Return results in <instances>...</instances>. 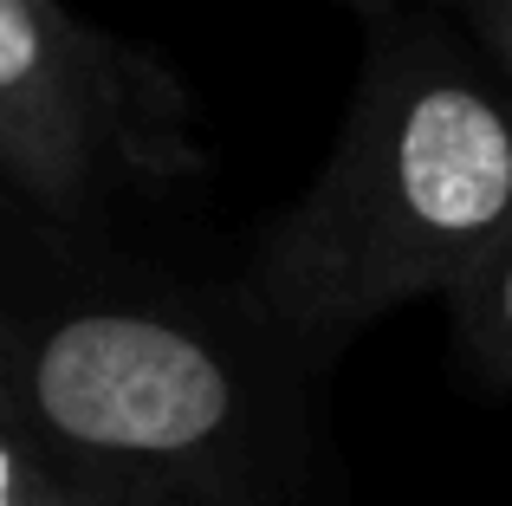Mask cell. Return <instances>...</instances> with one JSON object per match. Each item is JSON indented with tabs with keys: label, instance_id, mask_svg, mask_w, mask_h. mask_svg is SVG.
<instances>
[{
	"label": "cell",
	"instance_id": "obj_1",
	"mask_svg": "<svg viewBox=\"0 0 512 506\" xmlns=\"http://www.w3.org/2000/svg\"><path fill=\"white\" fill-rule=\"evenodd\" d=\"M7 305L0 409L98 506H312L318 364L227 286L98 273Z\"/></svg>",
	"mask_w": 512,
	"mask_h": 506
},
{
	"label": "cell",
	"instance_id": "obj_2",
	"mask_svg": "<svg viewBox=\"0 0 512 506\" xmlns=\"http://www.w3.org/2000/svg\"><path fill=\"white\" fill-rule=\"evenodd\" d=\"M512 215V91L428 20L383 13L331 156L253 241L234 292L325 370L396 305L441 299Z\"/></svg>",
	"mask_w": 512,
	"mask_h": 506
},
{
	"label": "cell",
	"instance_id": "obj_3",
	"mask_svg": "<svg viewBox=\"0 0 512 506\" xmlns=\"http://www.w3.org/2000/svg\"><path fill=\"white\" fill-rule=\"evenodd\" d=\"M208 169L169 59L78 20L65 0H0V182L46 221L98 215Z\"/></svg>",
	"mask_w": 512,
	"mask_h": 506
},
{
	"label": "cell",
	"instance_id": "obj_4",
	"mask_svg": "<svg viewBox=\"0 0 512 506\" xmlns=\"http://www.w3.org/2000/svg\"><path fill=\"white\" fill-rule=\"evenodd\" d=\"M441 299H448L461 370L480 390H512V215Z\"/></svg>",
	"mask_w": 512,
	"mask_h": 506
},
{
	"label": "cell",
	"instance_id": "obj_5",
	"mask_svg": "<svg viewBox=\"0 0 512 506\" xmlns=\"http://www.w3.org/2000/svg\"><path fill=\"white\" fill-rule=\"evenodd\" d=\"M0 506H65V481L39 461L7 409H0Z\"/></svg>",
	"mask_w": 512,
	"mask_h": 506
},
{
	"label": "cell",
	"instance_id": "obj_6",
	"mask_svg": "<svg viewBox=\"0 0 512 506\" xmlns=\"http://www.w3.org/2000/svg\"><path fill=\"white\" fill-rule=\"evenodd\" d=\"M474 33H480V52H487V65L506 78L512 91V0H474Z\"/></svg>",
	"mask_w": 512,
	"mask_h": 506
},
{
	"label": "cell",
	"instance_id": "obj_7",
	"mask_svg": "<svg viewBox=\"0 0 512 506\" xmlns=\"http://www.w3.org/2000/svg\"><path fill=\"white\" fill-rule=\"evenodd\" d=\"M344 7H357V13H376V20H383V13H396L402 0H344Z\"/></svg>",
	"mask_w": 512,
	"mask_h": 506
},
{
	"label": "cell",
	"instance_id": "obj_8",
	"mask_svg": "<svg viewBox=\"0 0 512 506\" xmlns=\"http://www.w3.org/2000/svg\"><path fill=\"white\" fill-rule=\"evenodd\" d=\"M0 377H7V305H0Z\"/></svg>",
	"mask_w": 512,
	"mask_h": 506
},
{
	"label": "cell",
	"instance_id": "obj_9",
	"mask_svg": "<svg viewBox=\"0 0 512 506\" xmlns=\"http://www.w3.org/2000/svg\"><path fill=\"white\" fill-rule=\"evenodd\" d=\"M65 506H98V500H85L78 487H65Z\"/></svg>",
	"mask_w": 512,
	"mask_h": 506
},
{
	"label": "cell",
	"instance_id": "obj_10",
	"mask_svg": "<svg viewBox=\"0 0 512 506\" xmlns=\"http://www.w3.org/2000/svg\"><path fill=\"white\" fill-rule=\"evenodd\" d=\"M448 7H474V0H448Z\"/></svg>",
	"mask_w": 512,
	"mask_h": 506
}]
</instances>
